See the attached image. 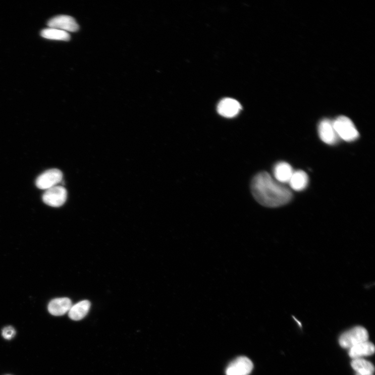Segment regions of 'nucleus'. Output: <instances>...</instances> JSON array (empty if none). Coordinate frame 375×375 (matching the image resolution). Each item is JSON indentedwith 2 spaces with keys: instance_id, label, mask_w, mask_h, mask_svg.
<instances>
[{
  "instance_id": "2",
  "label": "nucleus",
  "mask_w": 375,
  "mask_h": 375,
  "mask_svg": "<svg viewBox=\"0 0 375 375\" xmlns=\"http://www.w3.org/2000/svg\"><path fill=\"white\" fill-rule=\"evenodd\" d=\"M333 125L339 139L351 142L359 137V133L352 121L348 117H338L333 121Z\"/></svg>"
},
{
  "instance_id": "8",
  "label": "nucleus",
  "mask_w": 375,
  "mask_h": 375,
  "mask_svg": "<svg viewBox=\"0 0 375 375\" xmlns=\"http://www.w3.org/2000/svg\"><path fill=\"white\" fill-rule=\"evenodd\" d=\"M47 25L49 28L67 32H76L79 30V26L75 20L71 16L68 15L56 16L48 21Z\"/></svg>"
},
{
  "instance_id": "15",
  "label": "nucleus",
  "mask_w": 375,
  "mask_h": 375,
  "mask_svg": "<svg viewBox=\"0 0 375 375\" xmlns=\"http://www.w3.org/2000/svg\"><path fill=\"white\" fill-rule=\"evenodd\" d=\"M41 35L43 38L50 40L68 41L71 39L68 32L52 28L43 29Z\"/></svg>"
},
{
  "instance_id": "11",
  "label": "nucleus",
  "mask_w": 375,
  "mask_h": 375,
  "mask_svg": "<svg viewBox=\"0 0 375 375\" xmlns=\"http://www.w3.org/2000/svg\"><path fill=\"white\" fill-rule=\"evenodd\" d=\"M293 172L288 163L281 162L275 165L273 172L276 181L283 184L289 183Z\"/></svg>"
},
{
  "instance_id": "10",
  "label": "nucleus",
  "mask_w": 375,
  "mask_h": 375,
  "mask_svg": "<svg viewBox=\"0 0 375 375\" xmlns=\"http://www.w3.org/2000/svg\"><path fill=\"white\" fill-rule=\"evenodd\" d=\"M72 303L68 298H57L52 300L48 305V311L54 316H62L69 312Z\"/></svg>"
},
{
  "instance_id": "6",
  "label": "nucleus",
  "mask_w": 375,
  "mask_h": 375,
  "mask_svg": "<svg viewBox=\"0 0 375 375\" xmlns=\"http://www.w3.org/2000/svg\"><path fill=\"white\" fill-rule=\"evenodd\" d=\"M253 368V363L249 358L240 356L228 366L226 373L227 375H248Z\"/></svg>"
},
{
  "instance_id": "3",
  "label": "nucleus",
  "mask_w": 375,
  "mask_h": 375,
  "mask_svg": "<svg viewBox=\"0 0 375 375\" xmlns=\"http://www.w3.org/2000/svg\"><path fill=\"white\" fill-rule=\"evenodd\" d=\"M368 339L367 330L361 326H356L342 334L339 341L341 347L350 349L357 344L368 341Z\"/></svg>"
},
{
  "instance_id": "18",
  "label": "nucleus",
  "mask_w": 375,
  "mask_h": 375,
  "mask_svg": "<svg viewBox=\"0 0 375 375\" xmlns=\"http://www.w3.org/2000/svg\"><path fill=\"white\" fill-rule=\"evenodd\" d=\"M356 375H373V374H361L356 373Z\"/></svg>"
},
{
  "instance_id": "16",
  "label": "nucleus",
  "mask_w": 375,
  "mask_h": 375,
  "mask_svg": "<svg viewBox=\"0 0 375 375\" xmlns=\"http://www.w3.org/2000/svg\"><path fill=\"white\" fill-rule=\"evenodd\" d=\"M351 366L358 374H372L374 371L373 364L362 358L353 359L351 362Z\"/></svg>"
},
{
  "instance_id": "17",
  "label": "nucleus",
  "mask_w": 375,
  "mask_h": 375,
  "mask_svg": "<svg viewBox=\"0 0 375 375\" xmlns=\"http://www.w3.org/2000/svg\"><path fill=\"white\" fill-rule=\"evenodd\" d=\"M16 335V331L12 326H7L4 329L2 332L3 337L7 340H11Z\"/></svg>"
},
{
  "instance_id": "12",
  "label": "nucleus",
  "mask_w": 375,
  "mask_h": 375,
  "mask_svg": "<svg viewBox=\"0 0 375 375\" xmlns=\"http://www.w3.org/2000/svg\"><path fill=\"white\" fill-rule=\"evenodd\" d=\"M374 352V346L371 342L366 341L350 349L349 356L353 358H361L364 356L372 355Z\"/></svg>"
},
{
  "instance_id": "13",
  "label": "nucleus",
  "mask_w": 375,
  "mask_h": 375,
  "mask_svg": "<svg viewBox=\"0 0 375 375\" xmlns=\"http://www.w3.org/2000/svg\"><path fill=\"white\" fill-rule=\"evenodd\" d=\"M90 307L91 303L89 301H81L72 305L69 312V316L75 321L83 319L88 314Z\"/></svg>"
},
{
  "instance_id": "7",
  "label": "nucleus",
  "mask_w": 375,
  "mask_h": 375,
  "mask_svg": "<svg viewBox=\"0 0 375 375\" xmlns=\"http://www.w3.org/2000/svg\"><path fill=\"white\" fill-rule=\"evenodd\" d=\"M318 132L320 139L325 143L333 145L337 143L339 139L333 125V121L329 119L322 120L318 128Z\"/></svg>"
},
{
  "instance_id": "9",
  "label": "nucleus",
  "mask_w": 375,
  "mask_h": 375,
  "mask_svg": "<svg viewBox=\"0 0 375 375\" xmlns=\"http://www.w3.org/2000/svg\"><path fill=\"white\" fill-rule=\"evenodd\" d=\"M241 110V106L237 100L232 98H225L220 101L218 106V111L225 118H232L238 115Z\"/></svg>"
},
{
  "instance_id": "14",
  "label": "nucleus",
  "mask_w": 375,
  "mask_h": 375,
  "mask_svg": "<svg viewBox=\"0 0 375 375\" xmlns=\"http://www.w3.org/2000/svg\"><path fill=\"white\" fill-rule=\"evenodd\" d=\"M288 183L293 190L297 191H302L307 186L308 183V176L303 171H294Z\"/></svg>"
},
{
  "instance_id": "1",
  "label": "nucleus",
  "mask_w": 375,
  "mask_h": 375,
  "mask_svg": "<svg viewBox=\"0 0 375 375\" xmlns=\"http://www.w3.org/2000/svg\"><path fill=\"white\" fill-rule=\"evenodd\" d=\"M251 191L257 202L267 207L284 205L292 198L290 190L266 172L259 173L253 178Z\"/></svg>"
},
{
  "instance_id": "4",
  "label": "nucleus",
  "mask_w": 375,
  "mask_h": 375,
  "mask_svg": "<svg viewBox=\"0 0 375 375\" xmlns=\"http://www.w3.org/2000/svg\"><path fill=\"white\" fill-rule=\"evenodd\" d=\"M68 192L66 189L61 186H56L46 190L43 194L42 200L48 206L59 207L66 202Z\"/></svg>"
},
{
  "instance_id": "5",
  "label": "nucleus",
  "mask_w": 375,
  "mask_h": 375,
  "mask_svg": "<svg viewBox=\"0 0 375 375\" xmlns=\"http://www.w3.org/2000/svg\"><path fill=\"white\" fill-rule=\"evenodd\" d=\"M63 179V173L58 169L48 170L41 174L37 179L36 185L40 189L47 190L60 183Z\"/></svg>"
}]
</instances>
